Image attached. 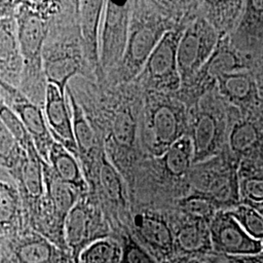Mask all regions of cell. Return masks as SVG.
Masks as SVG:
<instances>
[{
    "label": "cell",
    "instance_id": "9",
    "mask_svg": "<svg viewBox=\"0 0 263 263\" xmlns=\"http://www.w3.org/2000/svg\"><path fill=\"white\" fill-rule=\"evenodd\" d=\"M17 36L24 66L30 70L40 68L41 54L47 34V25L44 18L34 10L21 7L17 18Z\"/></svg>",
    "mask_w": 263,
    "mask_h": 263
},
{
    "label": "cell",
    "instance_id": "22",
    "mask_svg": "<svg viewBox=\"0 0 263 263\" xmlns=\"http://www.w3.org/2000/svg\"><path fill=\"white\" fill-rule=\"evenodd\" d=\"M23 180L28 193L38 197L43 191V169L42 158L40 157L35 144H31L24 151Z\"/></svg>",
    "mask_w": 263,
    "mask_h": 263
},
{
    "label": "cell",
    "instance_id": "33",
    "mask_svg": "<svg viewBox=\"0 0 263 263\" xmlns=\"http://www.w3.org/2000/svg\"><path fill=\"white\" fill-rule=\"evenodd\" d=\"M23 154L24 151L18 141L0 118V159L6 165L12 166Z\"/></svg>",
    "mask_w": 263,
    "mask_h": 263
},
{
    "label": "cell",
    "instance_id": "17",
    "mask_svg": "<svg viewBox=\"0 0 263 263\" xmlns=\"http://www.w3.org/2000/svg\"><path fill=\"white\" fill-rule=\"evenodd\" d=\"M104 3V1H85L80 9V28L85 53L95 66L100 63L99 32Z\"/></svg>",
    "mask_w": 263,
    "mask_h": 263
},
{
    "label": "cell",
    "instance_id": "13",
    "mask_svg": "<svg viewBox=\"0 0 263 263\" xmlns=\"http://www.w3.org/2000/svg\"><path fill=\"white\" fill-rule=\"evenodd\" d=\"M135 229L143 244L163 258L175 254V232L162 216L142 213L134 218Z\"/></svg>",
    "mask_w": 263,
    "mask_h": 263
},
{
    "label": "cell",
    "instance_id": "14",
    "mask_svg": "<svg viewBox=\"0 0 263 263\" xmlns=\"http://www.w3.org/2000/svg\"><path fill=\"white\" fill-rule=\"evenodd\" d=\"M221 98L241 109L248 111L259 103V88L256 79L249 70L236 71L220 77L216 81Z\"/></svg>",
    "mask_w": 263,
    "mask_h": 263
},
{
    "label": "cell",
    "instance_id": "18",
    "mask_svg": "<svg viewBox=\"0 0 263 263\" xmlns=\"http://www.w3.org/2000/svg\"><path fill=\"white\" fill-rule=\"evenodd\" d=\"M48 163L52 165L57 178L77 190L85 188V181L81 170L73 154L61 143L55 141L48 154Z\"/></svg>",
    "mask_w": 263,
    "mask_h": 263
},
{
    "label": "cell",
    "instance_id": "20",
    "mask_svg": "<svg viewBox=\"0 0 263 263\" xmlns=\"http://www.w3.org/2000/svg\"><path fill=\"white\" fill-rule=\"evenodd\" d=\"M227 141L229 149L235 156H250L259 145L258 127L251 120H239L228 133Z\"/></svg>",
    "mask_w": 263,
    "mask_h": 263
},
{
    "label": "cell",
    "instance_id": "34",
    "mask_svg": "<svg viewBox=\"0 0 263 263\" xmlns=\"http://www.w3.org/2000/svg\"><path fill=\"white\" fill-rule=\"evenodd\" d=\"M18 199L14 189L0 181V224L10 223L16 215Z\"/></svg>",
    "mask_w": 263,
    "mask_h": 263
},
{
    "label": "cell",
    "instance_id": "5",
    "mask_svg": "<svg viewBox=\"0 0 263 263\" xmlns=\"http://www.w3.org/2000/svg\"><path fill=\"white\" fill-rule=\"evenodd\" d=\"M209 227L216 255L246 256L263 252V245L249 235L229 211L219 210Z\"/></svg>",
    "mask_w": 263,
    "mask_h": 263
},
{
    "label": "cell",
    "instance_id": "3",
    "mask_svg": "<svg viewBox=\"0 0 263 263\" xmlns=\"http://www.w3.org/2000/svg\"><path fill=\"white\" fill-rule=\"evenodd\" d=\"M219 38L216 28L204 18L195 20L182 32L178 48L181 85L196 76L212 56Z\"/></svg>",
    "mask_w": 263,
    "mask_h": 263
},
{
    "label": "cell",
    "instance_id": "32",
    "mask_svg": "<svg viewBox=\"0 0 263 263\" xmlns=\"http://www.w3.org/2000/svg\"><path fill=\"white\" fill-rule=\"evenodd\" d=\"M0 118L7 126L16 141H18L23 151H26L28 146L34 143L28 131L26 130L24 124L21 121L19 116L2 101H0Z\"/></svg>",
    "mask_w": 263,
    "mask_h": 263
},
{
    "label": "cell",
    "instance_id": "30",
    "mask_svg": "<svg viewBox=\"0 0 263 263\" xmlns=\"http://www.w3.org/2000/svg\"><path fill=\"white\" fill-rule=\"evenodd\" d=\"M100 179L106 195L118 204L125 203L122 179L112 165L103 156Z\"/></svg>",
    "mask_w": 263,
    "mask_h": 263
},
{
    "label": "cell",
    "instance_id": "38",
    "mask_svg": "<svg viewBox=\"0 0 263 263\" xmlns=\"http://www.w3.org/2000/svg\"><path fill=\"white\" fill-rule=\"evenodd\" d=\"M224 257V256H223ZM177 263H206L203 262L202 260H200V259H198V258H190V257H183V258H180L178 260V262ZM221 263H226V258H224V262Z\"/></svg>",
    "mask_w": 263,
    "mask_h": 263
},
{
    "label": "cell",
    "instance_id": "35",
    "mask_svg": "<svg viewBox=\"0 0 263 263\" xmlns=\"http://www.w3.org/2000/svg\"><path fill=\"white\" fill-rule=\"evenodd\" d=\"M120 263H159L152 254L134 239L128 238L122 249Z\"/></svg>",
    "mask_w": 263,
    "mask_h": 263
},
{
    "label": "cell",
    "instance_id": "19",
    "mask_svg": "<svg viewBox=\"0 0 263 263\" xmlns=\"http://www.w3.org/2000/svg\"><path fill=\"white\" fill-rule=\"evenodd\" d=\"M161 158L163 166L170 176L178 179L186 176L194 165V151L190 137L186 135L176 141Z\"/></svg>",
    "mask_w": 263,
    "mask_h": 263
},
{
    "label": "cell",
    "instance_id": "21",
    "mask_svg": "<svg viewBox=\"0 0 263 263\" xmlns=\"http://www.w3.org/2000/svg\"><path fill=\"white\" fill-rule=\"evenodd\" d=\"M239 187L242 204L263 203V165L240 164Z\"/></svg>",
    "mask_w": 263,
    "mask_h": 263
},
{
    "label": "cell",
    "instance_id": "29",
    "mask_svg": "<svg viewBox=\"0 0 263 263\" xmlns=\"http://www.w3.org/2000/svg\"><path fill=\"white\" fill-rule=\"evenodd\" d=\"M229 212L249 235L263 245V216L256 210L241 204Z\"/></svg>",
    "mask_w": 263,
    "mask_h": 263
},
{
    "label": "cell",
    "instance_id": "2",
    "mask_svg": "<svg viewBox=\"0 0 263 263\" xmlns=\"http://www.w3.org/2000/svg\"><path fill=\"white\" fill-rule=\"evenodd\" d=\"M193 108L190 117V139L194 151V165L215 158L226 141L227 114L223 102L208 92Z\"/></svg>",
    "mask_w": 263,
    "mask_h": 263
},
{
    "label": "cell",
    "instance_id": "27",
    "mask_svg": "<svg viewBox=\"0 0 263 263\" xmlns=\"http://www.w3.org/2000/svg\"><path fill=\"white\" fill-rule=\"evenodd\" d=\"M77 191L76 188L57 178L55 174L49 181V192L54 207L63 216H67L76 206Z\"/></svg>",
    "mask_w": 263,
    "mask_h": 263
},
{
    "label": "cell",
    "instance_id": "1",
    "mask_svg": "<svg viewBox=\"0 0 263 263\" xmlns=\"http://www.w3.org/2000/svg\"><path fill=\"white\" fill-rule=\"evenodd\" d=\"M143 112L144 139L153 155L161 157L171 145L186 136L185 106L167 93L151 92L145 99Z\"/></svg>",
    "mask_w": 263,
    "mask_h": 263
},
{
    "label": "cell",
    "instance_id": "28",
    "mask_svg": "<svg viewBox=\"0 0 263 263\" xmlns=\"http://www.w3.org/2000/svg\"><path fill=\"white\" fill-rule=\"evenodd\" d=\"M138 125L131 110L123 109L116 114L112 123L114 141L124 147H132L136 141Z\"/></svg>",
    "mask_w": 263,
    "mask_h": 263
},
{
    "label": "cell",
    "instance_id": "7",
    "mask_svg": "<svg viewBox=\"0 0 263 263\" xmlns=\"http://www.w3.org/2000/svg\"><path fill=\"white\" fill-rule=\"evenodd\" d=\"M0 86L11 97L13 105L10 107L19 116L21 121L34 142L40 157L48 162L49 151L55 141L49 131L45 115L36 104L31 103L15 87L2 82H0Z\"/></svg>",
    "mask_w": 263,
    "mask_h": 263
},
{
    "label": "cell",
    "instance_id": "10",
    "mask_svg": "<svg viewBox=\"0 0 263 263\" xmlns=\"http://www.w3.org/2000/svg\"><path fill=\"white\" fill-rule=\"evenodd\" d=\"M45 118L49 131L55 141L72 154L77 153L72 116L66 103V93H63L57 86L50 83H47L45 90Z\"/></svg>",
    "mask_w": 263,
    "mask_h": 263
},
{
    "label": "cell",
    "instance_id": "6",
    "mask_svg": "<svg viewBox=\"0 0 263 263\" xmlns=\"http://www.w3.org/2000/svg\"><path fill=\"white\" fill-rule=\"evenodd\" d=\"M130 3L107 1L100 45V62L108 68L123 60L129 40Z\"/></svg>",
    "mask_w": 263,
    "mask_h": 263
},
{
    "label": "cell",
    "instance_id": "15",
    "mask_svg": "<svg viewBox=\"0 0 263 263\" xmlns=\"http://www.w3.org/2000/svg\"><path fill=\"white\" fill-rule=\"evenodd\" d=\"M241 70H248L244 59L235 49L230 47L226 40L219 38L215 51L196 74L195 79L197 78L199 83L204 87H210L216 85L220 77Z\"/></svg>",
    "mask_w": 263,
    "mask_h": 263
},
{
    "label": "cell",
    "instance_id": "36",
    "mask_svg": "<svg viewBox=\"0 0 263 263\" xmlns=\"http://www.w3.org/2000/svg\"><path fill=\"white\" fill-rule=\"evenodd\" d=\"M51 256V250L44 243H30L24 246L20 251V257L25 263L47 262Z\"/></svg>",
    "mask_w": 263,
    "mask_h": 263
},
{
    "label": "cell",
    "instance_id": "23",
    "mask_svg": "<svg viewBox=\"0 0 263 263\" xmlns=\"http://www.w3.org/2000/svg\"><path fill=\"white\" fill-rule=\"evenodd\" d=\"M180 211L190 220H198L210 224L214 216L219 211L216 204L207 195L198 192L181 198L179 203Z\"/></svg>",
    "mask_w": 263,
    "mask_h": 263
},
{
    "label": "cell",
    "instance_id": "8",
    "mask_svg": "<svg viewBox=\"0 0 263 263\" xmlns=\"http://www.w3.org/2000/svg\"><path fill=\"white\" fill-rule=\"evenodd\" d=\"M240 164L228 162L226 167L208 171L200 179L201 192L210 198L219 210L230 211L242 204L239 187Z\"/></svg>",
    "mask_w": 263,
    "mask_h": 263
},
{
    "label": "cell",
    "instance_id": "24",
    "mask_svg": "<svg viewBox=\"0 0 263 263\" xmlns=\"http://www.w3.org/2000/svg\"><path fill=\"white\" fill-rule=\"evenodd\" d=\"M76 62L67 56H52L44 65L48 83L55 85L63 93H66L68 80L77 73Z\"/></svg>",
    "mask_w": 263,
    "mask_h": 263
},
{
    "label": "cell",
    "instance_id": "31",
    "mask_svg": "<svg viewBox=\"0 0 263 263\" xmlns=\"http://www.w3.org/2000/svg\"><path fill=\"white\" fill-rule=\"evenodd\" d=\"M89 218L85 208L76 205L66 216V236L72 246L84 242L88 234Z\"/></svg>",
    "mask_w": 263,
    "mask_h": 263
},
{
    "label": "cell",
    "instance_id": "4",
    "mask_svg": "<svg viewBox=\"0 0 263 263\" xmlns=\"http://www.w3.org/2000/svg\"><path fill=\"white\" fill-rule=\"evenodd\" d=\"M181 34L182 32L177 30H167L139 76L154 92H175L181 86L178 63V48Z\"/></svg>",
    "mask_w": 263,
    "mask_h": 263
},
{
    "label": "cell",
    "instance_id": "26",
    "mask_svg": "<svg viewBox=\"0 0 263 263\" xmlns=\"http://www.w3.org/2000/svg\"><path fill=\"white\" fill-rule=\"evenodd\" d=\"M122 249L111 239H100L89 245L81 254L82 263H120Z\"/></svg>",
    "mask_w": 263,
    "mask_h": 263
},
{
    "label": "cell",
    "instance_id": "25",
    "mask_svg": "<svg viewBox=\"0 0 263 263\" xmlns=\"http://www.w3.org/2000/svg\"><path fill=\"white\" fill-rule=\"evenodd\" d=\"M71 104L72 127L78 152L88 154L93 149L95 144V134L90 123L86 118L81 106L76 103L74 97L69 93Z\"/></svg>",
    "mask_w": 263,
    "mask_h": 263
},
{
    "label": "cell",
    "instance_id": "37",
    "mask_svg": "<svg viewBox=\"0 0 263 263\" xmlns=\"http://www.w3.org/2000/svg\"><path fill=\"white\" fill-rule=\"evenodd\" d=\"M226 263H263V252L254 255L224 256Z\"/></svg>",
    "mask_w": 263,
    "mask_h": 263
},
{
    "label": "cell",
    "instance_id": "11",
    "mask_svg": "<svg viewBox=\"0 0 263 263\" xmlns=\"http://www.w3.org/2000/svg\"><path fill=\"white\" fill-rule=\"evenodd\" d=\"M24 72V59L17 36V22L0 19V82L15 87Z\"/></svg>",
    "mask_w": 263,
    "mask_h": 263
},
{
    "label": "cell",
    "instance_id": "39",
    "mask_svg": "<svg viewBox=\"0 0 263 263\" xmlns=\"http://www.w3.org/2000/svg\"><path fill=\"white\" fill-rule=\"evenodd\" d=\"M249 206L254 208V210H256V211L263 216V203H260V204H254V205H249Z\"/></svg>",
    "mask_w": 263,
    "mask_h": 263
},
{
    "label": "cell",
    "instance_id": "12",
    "mask_svg": "<svg viewBox=\"0 0 263 263\" xmlns=\"http://www.w3.org/2000/svg\"><path fill=\"white\" fill-rule=\"evenodd\" d=\"M166 31L152 25H142L132 31L123 58L128 79L141 74L152 51Z\"/></svg>",
    "mask_w": 263,
    "mask_h": 263
},
{
    "label": "cell",
    "instance_id": "16",
    "mask_svg": "<svg viewBox=\"0 0 263 263\" xmlns=\"http://www.w3.org/2000/svg\"><path fill=\"white\" fill-rule=\"evenodd\" d=\"M175 254L191 257L214 254L209 223L190 220L175 233Z\"/></svg>",
    "mask_w": 263,
    "mask_h": 263
}]
</instances>
